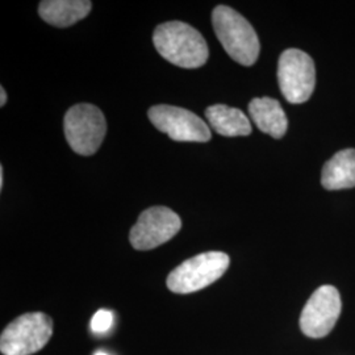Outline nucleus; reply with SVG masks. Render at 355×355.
I'll return each mask as SVG.
<instances>
[{"label":"nucleus","mask_w":355,"mask_h":355,"mask_svg":"<svg viewBox=\"0 0 355 355\" xmlns=\"http://www.w3.org/2000/svg\"><path fill=\"white\" fill-rule=\"evenodd\" d=\"M153 42L158 53L171 64L183 69H198L208 61V46L202 33L182 21L157 26Z\"/></svg>","instance_id":"1"},{"label":"nucleus","mask_w":355,"mask_h":355,"mask_svg":"<svg viewBox=\"0 0 355 355\" xmlns=\"http://www.w3.org/2000/svg\"><path fill=\"white\" fill-rule=\"evenodd\" d=\"M212 24L218 41L230 58L243 66L257 62L261 45L250 23L228 6H218L212 12Z\"/></svg>","instance_id":"2"},{"label":"nucleus","mask_w":355,"mask_h":355,"mask_svg":"<svg viewBox=\"0 0 355 355\" xmlns=\"http://www.w3.org/2000/svg\"><path fill=\"white\" fill-rule=\"evenodd\" d=\"M230 259L223 252H207L195 255L175 267L167 277V288L174 293L200 291L220 279L228 270Z\"/></svg>","instance_id":"3"},{"label":"nucleus","mask_w":355,"mask_h":355,"mask_svg":"<svg viewBox=\"0 0 355 355\" xmlns=\"http://www.w3.org/2000/svg\"><path fill=\"white\" fill-rule=\"evenodd\" d=\"M53 320L42 312H31L13 320L0 336L3 355H32L49 343Z\"/></svg>","instance_id":"4"},{"label":"nucleus","mask_w":355,"mask_h":355,"mask_svg":"<svg viewBox=\"0 0 355 355\" xmlns=\"http://www.w3.org/2000/svg\"><path fill=\"white\" fill-rule=\"evenodd\" d=\"M105 132V117L92 104H76L64 116V136L76 154L92 155L98 152Z\"/></svg>","instance_id":"5"},{"label":"nucleus","mask_w":355,"mask_h":355,"mask_svg":"<svg viewBox=\"0 0 355 355\" xmlns=\"http://www.w3.org/2000/svg\"><path fill=\"white\" fill-rule=\"evenodd\" d=\"M278 83L287 102L305 103L316 86V69L313 60L303 51H283L278 64Z\"/></svg>","instance_id":"6"},{"label":"nucleus","mask_w":355,"mask_h":355,"mask_svg":"<svg viewBox=\"0 0 355 355\" xmlns=\"http://www.w3.org/2000/svg\"><path fill=\"white\" fill-rule=\"evenodd\" d=\"M182 228L180 217L167 207H152L130 229L129 241L136 250H152L170 241Z\"/></svg>","instance_id":"7"},{"label":"nucleus","mask_w":355,"mask_h":355,"mask_svg":"<svg viewBox=\"0 0 355 355\" xmlns=\"http://www.w3.org/2000/svg\"><path fill=\"white\" fill-rule=\"evenodd\" d=\"M343 309L340 292L333 286H321L308 299L300 315V329L306 337L322 338L336 327Z\"/></svg>","instance_id":"8"},{"label":"nucleus","mask_w":355,"mask_h":355,"mask_svg":"<svg viewBox=\"0 0 355 355\" xmlns=\"http://www.w3.org/2000/svg\"><path fill=\"white\" fill-rule=\"evenodd\" d=\"M153 125L166 133L171 140L180 142H207L211 129L199 116L174 105H154L149 110Z\"/></svg>","instance_id":"9"},{"label":"nucleus","mask_w":355,"mask_h":355,"mask_svg":"<svg viewBox=\"0 0 355 355\" xmlns=\"http://www.w3.org/2000/svg\"><path fill=\"white\" fill-rule=\"evenodd\" d=\"M249 114L258 129L274 139H282L288 128V120L278 101L255 98L249 103Z\"/></svg>","instance_id":"10"},{"label":"nucleus","mask_w":355,"mask_h":355,"mask_svg":"<svg viewBox=\"0 0 355 355\" xmlns=\"http://www.w3.org/2000/svg\"><path fill=\"white\" fill-rule=\"evenodd\" d=\"M321 184L329 191L355 187V149H345L330 158L322 167Z\"/></svg>","instance_id":"11"},{"label":"nucleus","mask_w":355,"mask_h":355,"mask_svg":"<svg viewBox=\"0 0 355 355\" xmlns=\"http://www.w3.org/2000/svg\"><path fill=\"white\" fill-rule=\"evenodd\" d=\"M91 7L87 0H45L40 3L38 13L48 24L66 28L85 19Z\"/></svg>","instance_id":"12"},{"label":"nucleus","mask_w":355,"mask_h":355,"mask_svg":"<svg viewBox=\"0 0 355 355\" xmlns=\"http://www.w3.org/2000/svg\"><path fill=\"white\" fill-rule=\"evenodd\" d=\"M205 117L211 128L225 137L249 136L252 124L248 116L239 108H232L225 104H216L205 110Z\"/></svg>","instance_id":"13"},{"label":"nucleus","mask_w":355,"mask_h":355,"mask_svg":"<svg viewBox=\"0 0 355 355\" xmlns=\"http://www.w3.org/2000/svg\"><path fill=\"white\" fill-rule=\"evenodd\" d=\"M114 325V313L108 309H99L91 320V330L94 333H105Z\"/></svg>","instance_id":"14"},{"label":"nucleus","mask_w":355,"mask_h":355,"mask_svg":"<svg viewBox=\"0 0 355 355\" xmlns=\"http://www.w3.org/2000/svg\"><path fill=\"white\" fill-rule=\"evenodd\" d=\"M7 103V94H6V89L3 87H0V105L4 107V104Z\"/></svg>","instance_id":"15"},{"label":"nucleus","mask_w":355,"mask_h":355,"mask_svg":"<svg viewBox=\"0 0 355 355\" xmlns=\"http://www.w3.org/2000/svg\"><path fill=\"white\" fill-rule=\"evenodd\" d=\"M3 183H4V174H3V167H0V189H3Z\"/></svg>","instance_id":"16"},{"label":"nucleus","mask_w":355,"mask_h":355,"mask_svg":"<svg viewBox=\"0 0 355 355\" xmlns=\"http://www.w3.org/2000/svg\"><path fill=\"white\" fill-rule=\"evenodd\" d=\"M94 355H108V354H105V353H103V352H96V353H95V354Z\"/></svg>","instance_id":"17"}]
</instances>
